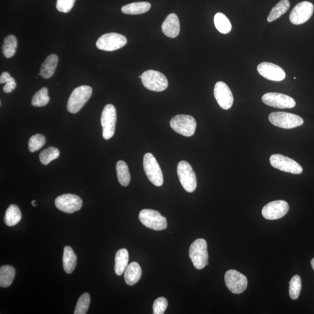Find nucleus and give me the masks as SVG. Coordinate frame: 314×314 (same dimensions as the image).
Here are the masks:
<instances>
[{
  "label": "nucleus",
  "instance_id": "12",
  "mask_svg": "<svg viewBox=\"0 0 314 314\" xmlns=\"http://www.w3.org/2000/svg\"><path fill=\"white\" fill-rule=\"evenodd\" d=\"M226 286L234 294H241L248 287V279L242 273L234 269L229 270L225 275Z\"/></svg>",
  "mask_w": 314,
  "mask_h": 314
},
{
  "label": "nucleus",
  "instance_id": "4",
  "mask_svg": "<svg viewBox=\"0 0 314 314\" xmlns=\"http://www.w3.org/2000/svg\"><path fill=\"white\" fill-rule=\"evenodd\" d=\"M143 168L146 176L152 184L157 187L163 185V172L153 154L148 153L144 155Z\"/></svg>",
  "mask_w": 314,
  "mask_h": 314
},
{
  "label": "nucleus",
  "instance_id": "16",
  "mask_svg": "<svg viewBox=\"0 0 314 314\" xmlns=\"http://www.w3.org/2000/svg\"><path fill=\"white\" fill-rule=\"evenodd\" d=\"M289 206L285 201L277 200L269 202L262 208L263 217L268 220H276L288 213Z\"/></svg>",
  "mask_w": 314,
  "mask_h": 314
},
{
  "label": "nucleus",
  "instance_id": "27",
  "mask_svg": "<svg viewBox=\"0 0 314 314\" xmlns=\"http://www.w3.org/2000/svg\"><path fill=\"white\" fill-rule=\"evenodd\" d=\"M116 171L118 181L123 187H126L129 185L130 175L127 165L123 161H119L116 165Z\"/></svg>",
  "mask_w": 314,
  "mask_h": 314
},
{
  "label": "nucleus",
  "instance_id": "28",
  "mask_svg": "<svg viewBox=\"0 0 314 314\" xmlns=\"http://www.w3.org/2000/svg\"><path fill=\"white\" fill-rule=\"evenodd\" d=\"M17 47L18 42L16 37L12 35L6 36L2 47L3 56L6 59L11 58L15 55Z\"/></svg>",
  "mask_w": 314,
  "mask_h": 314
},
{
  "label": "nucleus",
  "instance_id": "1",
  "mask_svg": "<svg viewBox=\"0 0 314 314\" xmlns=\"http://www.w3.org/2000/svg\"><path fill=\"white\" fill-rule=\"evenodd\" d=\"M189 256L197 269H203L206 265H208L207 242L203 239L195 240L189 249Z\"/></svg>",
  "mask_w": 314,
  "mask_h": 314
},
{
  "label": "nucleus",
  "instance_id": "17",
  "mask_svg": "<svg viewBox=\"0 0 314 314\" xmlns=\"http://www.w3.org/2000/svg\"><path fill=\"white\" fill-rule=\"evenodd\" d=\"M214 97L219 106L222 109H230L234 104V96L230 88L225 83L218 82L215 84L214 90Z\"/></svg>",
  "mask_w": 314,
  "mask_h": 314
},
{
  "label": "nucleus",
  "instance_id": "3",
  "mask_svg": "<svg viewBox=\"0 0 314 314\" xmlns=\"http://www.w3.org/2000/svg\"><path fill=\"white\" fill-rule=\"evenodd\" d=\"M141 82L148 90L163 92L167 89L168 81L164 74L154 70H148L141 75Z\"/></svg>",
  "mask_w": 314,
  "mask_h": 314
},
{
  "label": "nucleus",
  "instance_id": "6",
  "mask_svg": "<svg viewBox=\"0 0 314 314\" xmlns=\"http://www.w3.org/2000/svg\"><path fill=\"white\" fill-rule=\"evenodd\" d=\"M179 179L185 190L192 193L197 188V178L190 164L185 161L179 163L177 167Z\"/></svg>",
  "mask_w": 314,
  "mask_h": 314
},
{
  "label": "nucleus",
  "instance_id": "41",
  "mask_svg": "<svg viewBox=\"0 0 314 314\" xmlns=\"http://www.w3.org/2000/svg\"><path fill=\"white\" fill-rule=\"evenodd\" d=\"M36 200H33L32 201V204L33 207H36V206L37 205V204H36Z\"/></svg>",
  "mask_w": 314,
  "mask_h": 314
},
{
  "label": "nucleus",
  "instance_id": "10",
  "mask_svg": "<svg viewBox=\"0 0 314 314\" xmlns=\"http://www.w3.org/2000/svg\"><path fill=\"white\" fill-rule=\"evenodd\" d=\"M127 39L123 35L117 33L104 34L98 39L96 46L101 50L113 52L126 46Z\"/></svg>",
  "mask_w": 314,
  "mask_h": 314
},
{
  "label": "nucleus",
  "instance_id": "31",
  "mask_svg": "<svg viewBox=\"0 0 314 314\" xmlns=\"http://www.w3.org/2000/svg\"><path fill=\"white\" fill-rule=\"evenodd\" d=\"M59 156L60 151L58 148L50 147L40 153L39 158L42 164L47 165L52 161L58 158Z\"/></svg>",
  "mask_w": 314,
  "mask_h": 314
},
{
  "label": "nucleus",
  "instance_id": "15",
  "mask_svg": "<svg viewBox=\"0 0 314 314\" xmlns=\"http://www.w3.org/2000/svg\"><path fill=\"white\" fill-rule=\"evenodd\" d=\"M314 5L312 2L303 1L299 3L292 9L290 14V21L293 24H303L310 19L313 14Z\"/></svg>",
  "mask_w": 314,
  "mask_h": 314
},
{
  "label": "nucleus",
  "instance_id": "34",
  "mask_svg": "<svg viewBox=\"0 0 314 314\" xmlns=\"http://www.w3.org/2000/svg\"><path fill=\"white\" fill-rule=\"evenodd\" d=\"M90 303V296L89 294L85 293L80 297L77 301L76 309L74 314H86L88 311Z\"/></svg>",
  "mask_w": 314,
  "mask_h": 314
},
{
  "label": "nucleus",
  "instance_id": "29",
  "mask_svg": "<svg viewBox=\"0 0 314 314\" xmlns=\"http://www.w3.org/2000/svg\"><path fill=\"white\" fill-rule=\"evenodd\" d=\"M290 7V2L288 0H281L274 7H273L268 16V22H272L278 19L288 11Z\"/></svg>",
  "mask_w": 314,
  "mask_h": 314
},
{
  "label": "nucleus",
  "instance_id": "8",
  "mask_svg": "<svg viewBox=\"0 0 314 314\" xmlns=\"http://www.w3.org/2000/svg\"><path fill=\"white\" fill-rule=\"evenodd\" d=\"M140 221L147 228L160 231L167 228L166 218L163 217L159 212L153 209H145L139 214Z\"/></svg>",
  "mask_w": 314,
  "mask_h": 314
},
{
  "label": "nucleus",
  "instance_id": "39",
  "mask_svg": "<svg viewBox=\"0 0 314 314\" xmlns=\"http://www.w3.org/2000/svg\"><path fill=\"white\" fill-rule=\"evenodd\" d=\"M11 77H12L10 76L8 72H3L1 74V76H0V83L2 84L7 82L11 78Z\"/></svg>",
  "mask_w": 314,
  "mask_h": 314
},
{
  "label": "nucleus",
  "instance_id": "20",
  "mask_svg": "<svg viewBox=\"0 0 314 314\" xmlns=\"http://www.w3.org/2000/svg\"><path fill=\"white\" fill-rule=\"evenodd\" d=\"M124 273L125 281L126 284L133 286L139 281L142 271L137 262H133L127 266Z\"/></svg>",
  "mask_w": 314,
  "mask_h": 314
},
{
  "label": "nucleus",
  "instance_id": "24",
  "mask_svg": "<svg viewBox=\"0 0 314 314\" xmlns=\"http://www.w3.org/2000/svg\"><path fill=\"white\" fill-rule=\"evenodd\" d=\"M151 7L150 2H136L125 5L121 8L124 13L128 15H139L149 11Z\"/></svg>",
  "mask_w": 314,
  "mask_h": 314
},
{
  "label": "nucleus",
  "instance_id": "40",
  "mask_svg": "<svg viewBox=\"0 0 314 314\" xmlns=\"http://www.w3.org/2000/svg\"><path fill=\"white\" fill-rule=\"evenodd\" d=\"M311 264H312V268L314 270V258L312 260V262H311Z\"/></svg>",
  "mask_w": 314,
  "mask_h": 314
},
{
  "label": "nucleus",
  "instance_id": "37",
  "mask_svg": "<svg viewBox=\"0 0 314 314\" xmlns=\"http://www.w3.org/2000/svg\"><path fill=\"white\" fill-rule=\"evenodd\" d=\"M76 0H57L56 7L61 12L67 13L70 11Z\"/></svg>",
  "mask_w": 314,
  "mask_h": 314
},
{
  "label": "nucleus",
  "instance_id": "23",
  "mask_svg": "<svg viewBox=\"0 0 314 314\" xmlns=\"http://www.w3.org/2000/svg\"><path fill=\"white\" fill-rule=\"evenodd\" d=\"M129 262V252L126 249H120L117 251L115 259V271L121 276L126 271Z\"/></svg>",
  "mask_w": 314,
  "mask_h": 314
},
{
  "label": "nucleus",
  "instance_id": "26",
  "mask_svg": "<svg viewBox=\"0 0 314 314\" xmlns=\"http://www.w3.org/2000/svg\"><path fill=\"white\" fill-rule=\"evenodd\" d=\"M15 276V270L10 265H4L0 268V286L8 288L12 284Z\"/></svg>",
  "mask_w": 314,
  "mask_h": 314
},
{
  "label": "nucleus",
  "instance_id": "13",
  "mask_svg": "<svg viewBox=\"0 0 314 314\" xmlns=\"http://www.w3.org/2000/svg\"><path fill=\"white\" fill-rule=\"evenodd\" d=\"M262 101L267 106L276 109H292L296 106V101L291 97L279 93H268L262 97Z\"/></svg>",
  "mask_w": 314,
  "mask_h": 314
},
{
  "label": "nucleus",
  "instance_id": "32",
  "mask_svg": "<svg viewBox=\"0 0 314 314\" xmlns=\"http://www.w3.org/2000/svg\"><path fill=\"white\" fill-rule=\"evenodd\" d=\"M49 101L48 89L46 87H43L33 97L32 104L34 107H42L46 106Z\"/></svg>",
  "mask_w": 314,
  "mask_h": 314
},
{
  "label": "nucleus",
  "instance_id": "19",
  "mask_svg": "<svg viewBox=\"0 0 314 314\" xmlns=\"http://www.w3.org/2000/svg\"><path fill=\"white\" fill-rule=\"evenodd\" d=\"M162 30L165 35L170 38H175L180 33V22L175 13L168 15L162 25Z\"/></svg>",
  "mask_w": 314,
  "mask_h": 314
},
{
  "label": "nucleus",
  "instance_id": "5",
  "mask_svg": "<svg viewBox=\"0 0 314 314\" xmlns=\"http://www.w3.org/2000/svg\"><path fill=\"white\" fill-rule=\"evenodd\" d=\"M172 129L186 137L193 136L196 129L197 123L194 118L187 115H178L170 121Z\"/></svg>",
  "mask_w": 314,
  "mask_h": 314
},
{
  "label": "nucleus",
  "instance_id": "25",
  "mask_svg": "<svg viewBox=\"0 0 314 314\" xmlns=\"http://www.w3.org/2000/svg\"><path fill=\"white\" fill-rule=\"evenodd\" d=\"M21 219V212L18 206L12 204L6 209L4 220L5 224L8 226H13L18 224Z\"/></svg>",
  "mask_w": 314,
  "mask_h": 314
},
{
  "label": "nucleus",
  "instance_id": "33",
  "mask_svg": "<svg viewBox=\"0 0 314 314\" xmlns=\"http://www.w3.org/2000/svg\"><path fill=\"white\" fill-rule=\"evenodd\" d=\"M302 279L298 275L294 276L289 282V295L290 298L296 300L299 298L302 290Z\"/></svg>",
  "mask_w": 314,
  "mask_h": 314
},
{
  "label": "nucleus",
  "instance_id": "14",
  "mask_svg": "<svg viewBox=\"0 0 314 314\" xmlns=\"http://www.w3.org/2000/svg\"><path fill=\"white\" fill-rule=\"evenodd\" d=\"M82 200L75 194H65L60 195L55 200L56 207L67 214L78 211L82 207Z\"/></svg>",
  "mask_w": 314,
  "mask_h": 314
},
{
  "label": "nucleus",
  "instance_id": "21",
  "mask_svg": "<svg viewBox=\"0 0 314 314\" xmlns=\"http://www.w3.org/2000/svg\"><path fill=\"white\" fill-rule=\"evenodd\" d=\"M59 58L56 55H52L47 57L45 62L42 64L40 69V75L43 78L49 79L54 75L58 65Z\"/></svg>",
  "mask_w": 314,
  "mask_h": 314
},
{
  "label": "nucleus",
  "instance_id": "18",
  "mask_svg": "<svg viewBox=\"0 0 314 314\" xmlns=\"http://www.w3.org/2000/svg\"><path fill=\"white\" fill-rule=\"evenodd\" d=\"M257 70L260 75L265 78L275 82H281L286 77V73L281 67L271 63L264 62L259 64Z\"/></svg>",
  "mask_w": 314,
  "mask_h": 314
},
{
  "label": "nucleus",
  "instance_id": "35",
  "mask_svg": "<svg viewBox=\"0 0 314 314\" xmlns=\"http://www.w3.org/2000/svg\"><path fill=\"white\" fill-rule=\"evenodd\" d=\"M46 144V138L41 134L33 135L29 141V150L32 153L41 149Z\"/></svg>",
  "mask_w": 314,
  "mask_h": 314
},
{
  "label": "nucleus",
  "instance_id": "11",
  "mask_svg": "<svg viewBox=\"0 0 314 314\" xmlns=\"http://www.w3.org/2000/svg\"><path fill=\"white\" fill-rule=\"evenodd\" d=\"M270 163L273 168L278 170L299 175L303 172V168L295 160L281 154H273L270 157Z\"/></svg>",
  "mask_w": 314,
  "mask_h": 314
},
{
  "label": "nucleus",
  "instance_id": "2",
  "mask_svg": "<svg viewBox=\"0 0 314 314\" xmlns=\"http://www.w3.org/2000/svg\"><path fill=\"white\" fill-rule=\"evenodd\" d=\"M92 92V87L89 86H81L74 89L67 101V111L72 114L78 113L90 99Z\"/></svg>",
  "mask_w": 314,
  "mask_h": 314
},
{
  "label": "nucleus",
  "instance_id": "9",
  "mask_svg": "<svg viewBox=\"0 0 314 314\" xmlns=\"http://www.w3.org/2000/svg\"><path fill=\"white\" fill-rule=\"evenodd\" d=\"M117 111L112 104H107L104 108L101 117V124L103 127V136L104 139L112 138L116 131Z\"/></svg>",
  "mask_w": 314,
  "mask_h": 314
},
{
  "label": "nucleus",
  "instance_id": "38",
  "mask_svg": "<svg viewBox=\"0 0 314 314\" xmlns=\"http://www.w3.org/2000/svg\"><path fill=\"white\" fill-rule=\"evenodd\" d=\"M16 87V83L14 79L11 77L7 82L5 83L3 91L5 93H10L15 90Z\"/></svg>",
  "mask_w": 314,
  "mask_h": 314
},
{
  "label": "nucleus",
  "instance_id": "7",
  "mask_svg": "<svg viewBox=\"0 0 314 314\" xmlns=\"http://www.w3.org/2000/svg\"><path fill=\"white\" fill-rule=\"evenodd\" d=\"M270 123L283 129H293L304 124L302 118L297 115L285 112H275L269 114Z\"/></svg>",
  "mask_w": 314,
  "mask_h": 314
},
{
  "label": "nucleus",
  "instance_id": "22",
  "mask_svg": "<svg viewBox=\"0 0 314 314\" xmlns=\"http://www.w3.org/2000/svg\"><path fill=\"white\" fill-rule=\"evenodd\" d=\"M63 263L64 271L68 274L72 273L76 268L77 256L69 246H66L63 249Z\"/></svg>",
  "mask_w": 314,
  "mask_h": 314
},
{
  "label": "nucleus",
  "instance_id": "30",
  "mask_svg": "<svg viewBox=\"0 0 314 314\" xmlns=\"http://www.w3.org/2000/svg\"><path fill=\"white\" fill-rule=\"evenodd\" d=\"M214 24L218 31L222 34H228L231 31V23L224 13L218 12L215 15Z\"/></svg>",
  "mask_w": 314,
  "mask_h": 314
},
{
  "label": "nucleus",
  "instance_id": "36",
  "mask_svg": "<svg viewBox=\"0 0 314 314\" xmlns=\"http://www.w3.org/2000/svg\"><path fill=\"white\" fill-rule=\"evenodd\" d=\"M168 305L167 300L163 297L155 300L153 309L154 314H163L167 310Z\"/></svg>",
  "mask_w": 314,
  "mask_h": 314
}]
</instances>
